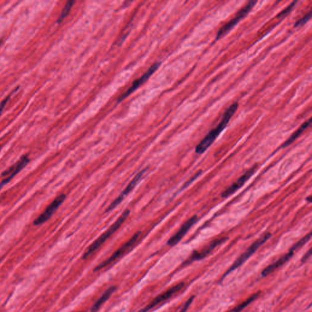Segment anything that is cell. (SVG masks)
<instances>
[{
	"label": "cell",
	"mask_w": 312,
	"mask_h": 312,
	"mask_svg": "<svg viewBox=\"0 0 312 312\" xmlns=\"http://www.w3.org/2000/svg\"><path fill=\"white\" fill-rule=\"evenodd\" d=\"M258 165H255L253 167L250 168L249 170H248L241 177H240L238 180L229 187L228 189H226L225 192H223L222 195V198H226L231 196L235 192L237 191L240 188H241L245 184V182L249 179L253 174L255 173L257 170Z\"/></svg>",
	"instance_id": "cell-11"
},
{
	"label": "cell",
	"mask_w": 312,
	"mask_h": 312,
	"mask_svg": "<svg viewBox=\"0 0 312 312\" xmlns=\"http://www.w3.org/2000/svg\"><path fill=\"white\" fill-rule=\"evenodd\" d=\"M193 300H194V297H190L189 300H188L187 302L185 303L183 307H182L181 311L179 312H186L187 311L188 308H189L190 305H191Z\"/></svg>",
	"instance_id": "cell-21"
},
{
	"label": "cell",
	"mask_w": 312,
	"mask_h": 312,
	"mask_svg": "<svg viewBox=\"0 0 312 312\" xmlns=\"http://www.w3.org/2000/svg\"><path fill=\"white\" fill-rule=\"evenodd\" d=\"M29 162V159L28 157L27 156H22L14 164H13L12 166H10L9 168H8L6 170H5L4 172L2 173V176H4L5 178L0 182V190H1L5 184H7L8 182L12 180L13 178L17 175L19 172H21V171L26 166Z\"/></svg>",
	"instance_id": "cell-7"
},
{
	"label": "cell",
	"mask_w": 312,
	"mask_h": 312,
	"mask_svg": "<svg viewBox=\"0 0 312 312\" xmlns=\"http://www.w3.org/2000/svg\"><path fill=\"white\" fill-rule=\"evenodd\" d=\"M140 231L137 232V233H135L128 242H126V244H124L122 247H121L119 249L116 251L110 257V258L106 259V261L102 262V263L99 264L98 266H96L95 269H94L93 272H98V271L109 266V265L111 264L112 262H114L117 260V259L120 258V257L125 255L127 251L130 250L131 248L135 245V243L137 242L138 239H139L140 236Z\"/></svg>",
	"instance_id": "cell-4"
},
{
	"label": "cell",
	"mask_w": 312,
	"mask_h": 312,
	"mask_svg": "<svg viewBox=\"0 0 312 312\" xmlns=\"http://www.w3.org/2000/svg\"><path fill=\"white\" fill-rule=\"evenodd\" d=\"M66 196L62 194L57 197L52 202L49 204L45 211L43 212L39 217L34 220V225L35 226L42 225L48 221L54 214L59 206L61 205L63 201H65Z\"/></svg>",
	"instance_id": "cell-9"
},
{
	"label": "cell",
	"mask_w": 312,
	"mask_h": 312,
	"mask_svg": "<svg viewBox=\"0 0 312 312\" xmlns=\"http://www.w3.org/2000/svg\"><path fill=\"white\" fill-rule=\"evenodd\" d=\"M311 256V250H309L308 252L306 254L305 256L303 257V258L302 259V262H305V261H307L308 259L309 258H310Z\"/></svg>",
	"instance_id": "cell-23"
},
{
	"label": "cell",
	"mask_w": 312,
	"mask_h": 312,
	"mask_svg": "<svg viewBox=\"0 0 312 312\" xmlns=\"http://www.w3.org/2000/svg\"><path fill=\"white\" fill-rule=\"evenodd\" d=\"M228 238L223 237V238L217 239L212 241L209 245L206 246L205 248L200 251H196L193 252L191 257L189 259V262L201 260V259L206 258L210 253L216 248L218 246L222 245L223 243L226 241Z\"/></svg>",
	"instance_id": "cell-14"
},
{
	"label": "cell",
	"mask_w": 312,
	"mask_h": 312,
	"mask_svg": "<svg viewBox=\"0 0 312 312\" xmlns=\"http://www.w3.org/2000/svg\"><path fill=\"white\" fill-rule=\"evenodd\" d=\"M115 286L110 287L108 289L106 290V291L104 292L103 295L99 298L97 302L94 304L92 309H91L90 312H97L99 308H101V306L103 305L105 302H107V301L109 300V298L111 297V295L113 294V293L115 292Z\"/></svg>",
	"instance_id": "cell-16"
},
{
	"label": "cell",
	"mask_w": 312,
	"mask_h": 312,
	"mask_svg": "<svg viewBox=\"0 0 312 312\" xmlns=\"http://www.w3.org/2000/svg\"><path fill=\"white\" fill-rule=\"evenodd\" d=\"M129 214H130V211L129 210H126V211L124 212L121 216L118 218V220L105 233L99 236L97 239L92 243V245L89 246V247L87 248V251H85L83 256H82V259H87L88 257L92 255L94 251L98 249L112 235L114 234L121 227V226L125 222Z\"/></svg>",
	"instance_id": "cell-2"
},
{
	"label": "cell",
	"mask_w": 312,
	"mask_h": 312,
	"mask_svg": "<svg viewBox=\"0 0 312 312\" xmlns=\"http://www.w3.org/2000/svg\"><path fill=\"white\" fill-rule=\"evenodd\" d=\"M311 16L312 12L311 11H310V12H309L308 14H306L305 16H304V17L300 19L299 20H298L296 23H295V27H297L305 25V24L307 23L308 21L311 20Z\"/></svg>",
	"instance_id": "cell-19"
},
{
	"label": "cell",
	"mask_w": 312,
	"mask_h": 312,
	"mask_svg": "<svg viewBox=\"0 0 312 312\" xmlns=\"http://www.w3.org/2000/svg\"><path fill=\"white\" fill-rule=\"evenodd\" d=\"M257 2H258L257 1H251L248 2L244 7H243L239 11L236 16H235V18L232 19L230 21H229L228 23L225 24L222 27H221L219 31L217 32L216 40H219L221 37H223L229 31H230L243 18H244L250 12Z\"/></svg>",
	"instance_id": "cell-6"
},
{
	"label": "cell",
	"mask_w": 312,
	"mask_h": 312,
	"mask_svg": "<svg viewBox=\"0 0 312 312\" xmlns=\"http://www.w3.org/2000/svg\"><path fill=\"white\" fill-rule=\"evenodd\" d=\"M74 2H75L74 1H67V4H65L64 8H63L62 10L61 14H60L59 18H58V23H60V22H62L63 20H64V18L68 15L69 12H70L71 7H72Z\"/></svg>",
	"instance_id": "cell-18"
},
{
	"label": "cell",
	"mask_w": 312,
	"mask_h": 312,
	"mask_svg": "<svg viewBox=\"0 0 312 312\" xmlns=\"http://www.w3.org/2000/svg\"><path fill=\"white\" fill-rule=\"evenodd\" d=\"M184 286V283L176 284V286L172 287V288H170V289H168L166 292L162 293V294L158 295V296L154 298V299L152 301L150 304H148L147 306L141 309V310L138 312H148V311H151V309L155 308L156 306L159 305L160 303H161L163 302H165V301L170 299V298L173 297L174 295H175L176 293L180 291L183 288Z\"/></svg>",
	"instance_id": "cell-8"
},
{
	"label": "cell",
	"mask_w": 312,
	"mask_h": 312,
	"mask_svg": "<svg viewBox=\"0 0 312 312\" xmlns=\"http://www.w3.org/2000/svg\"><path fill=\"white\" fill-rule=\"evenodd\" d=\"M197 220L198 217L197 215H195V216L192 217L191 219L187 220L186 223H184L183 225H182L180 229H179L177 233L168 240L167 242L168 245L170 246V247H173V246L178 244L185 236V235L190 230V229L197 222Z\"/></svg>",
	"instance_id": "cell-13"
},
{
	"label": "cell",
	"mask_w": 312,
	"mask_h": 312,
	"mask_svg": "<svg viewBox=\"0 0 312 312\" xmlns=\"http://www.w3.org/2000/svg\"><path fill=\"white\" fill-rule=\"evenodd\" d=\"M297 1H295L292 2L291 4L289 5L288 7H287L285 9H284L283 11L279 13L278 15V17H284V16L289 14L290 12L294 9L295 4H296Z\"/></svg>",
	"instance_id": "cell-20"
},
{
	"label": "cell",
	"mask_w": 312,
	"mask_h": 312,
	"mask_svg": "<svg viewBox=\"0 0 312 312\" xmlns=\"http://www.w3.org/2000/svg\"><path fill=\"white\" fill-rule=\"evenodd\" d=\"M160 65H161V63L157 62L152 65L151 67L149 68V70L146 71V72L143 74L141 78L134 81L133 84H132V86L129 88V89L127 90L126 92L124 93L122 95L120 96L119 98H118V102H120L123 100V99L126 98L127 96L131 95V94L134 91L136 90L138 87H140L141 85L144 83L146 80L150 78L152 74L155 72V71L157 70V68H159Z\"/></svg>",
	"instance_id": "cell-10"
},
{
	"label": "cell",
	"mask_w": 312,
	"mask_h": 312,
	"mask_svg": "<svg viewBox=\"0 0 312 312\" xmlns=\"http://www.w3.org/2000/svg\"><path fill=\"white\" fill-rule=\"evenodd\" d=\"M311 238V233L306 235L303 239L300 240L299 242L297 243L296 244L293 246L289 252L287 253L286 255L282 257L281 258L279 259L278 261L275 262L272 265H270L269 267H267L262 273V276L266 277V276L270 274L271 273L274 272L276 269H278L282 266H283L284 264H286L287 261L290 260L292 257L294 256L295 251L300 249L303 246L305 245L309 240Z\"/></svg>",
	"instance_id": "cell-3"
},
{
	"label": "cell",
	"mask_w": 312,
	"mask_h": 312,
	"mask_svg": "<svg viewBox=\"0 0 312 312\" xmlns=\"http://www.w3.org/2000/svg\"><path fill=\"white\" fill-rule=\"evenodd\" d=\"M259 294H260V292H258L257 293V294L252 295V296L248 298L247 301H245V302H243L242 304H240V305L237 306L236 308L232 309V310L231 311H229V312H241L242 310H244V309L246 307H247V306L249 305L250 303H252L254 300H255L256 298L258 297Z\"/></svg>",
	"instance_id": "cell-17"
},
{
	"label": "cell",
	"mask_w": 312,
	"mask_h": 312,
	"mask_svg": "<svg viewBox=\"0 0 312 312\" xmlns=\"http://www.w3.org/2000/svg\"><path fill=\"white\" fill-rule=\"evenodd\" d=\"M12 93H11L10 95L7 96L6 98H5L3 101H2L0 104V115H1L2 111H3L4 109L5 108V105L7 104L8 101L9 100L11 95Z\"/></svg>",
	"instance_id": "cell-22"
},
{
	"label": "cell",
	"mask_w": 312,
	"mask_h": 312,
	"mask_svg": "<svg viewBox=\"0 0 312 312\" xmlns=\"http://www.w3.org/2000/svg\"><path fill=\"white\" fill-rule=\"evenodd\" d=\"M271 236H272V234L267 233L265 234L264 236H262L261 237L260 239H258L256 242L254 243V244L251 245L249 248H248L247 251L243 254V255L240 256L236 262H234L233 266H231L230 269H229L228 272H226L225 275L224 276V277H225L226 275H228L229 273L233 272V271L236 270L240 266H242L245 262L247 261L248 259H249L250 257L252 256L257 250H258V249H259V248L261 247V246L265 244V243H266L267 240L270 238Z\"/></svg>",
	"instance_id": "cell-5"
},
{
	"label": "cell",
	"mask_w": 312,
	"mask_h": 312,
	"mask_svg": "<svg viewBox=\"0 0 312 312\" xmlns=\"http://www.w3.org/2000/svg\"><path fill=\"white\" fill-rule=\"evenodd\" d=\"M239 104L238 103H234L231 105L229 108L226 110L223 116L222 120H221L219 125H218L216 128L212 129L209 132L206 136L201 140L200 143L196 147L195 151L198 154H201L205 152L208 148L211 146L212 143L216 140L217 138L219 137L224 129L228 125L229 121L231 120L232 117L234 115L235 113L238 109Z\"/></svg>",
	"instance_id": "cell-1"
},
{
	"label": "cell",
	"mask_w": 312,
	"mask_h": 312,
	"mask_svg": "<svg viewBox=\"0 0 312 312\" xmlns=\"http://www.w3.org/2000/svg\"><path fill=\"white\" fill-rule=\"evenodd\" d=\"M146 170H143L135 175L134 178L132 179L130 183L128 185V186L125 188V189L121 192L120 196H118V198L116 199L115 201H113V203H112L111 204H110L109 208L106 210V212L112 211V210L115 208L118 204L121 203V201L123 200L124 198H125L126 196L128 195L129 193H130L132 190H133L135 186H136L137 182H139L141 178H142L143 175H144L145 173L146 172Z\"/></svg>",
	"instance_id": "cell-12"
},
{
	"label": "cell",
	"mask_w": 312,
	"mask_h": 312,
	"mask_svg": "<svg viewBox=\"0 0 312 312\" xmlns=\"http://www.w3.org/2000/svg\"><path fill=\"white\" fill-rule=\"evenodd\" d=\"M311 118L304 123L303 125L289 138V139H287L286 142H284L283 146H282V148H286L287 146L291 145L293 142H294L295 141L302 135L303 132L305 131L306 129L308 128L309 127L311 126Z\"/></svg>",
	"instance_id": "cell-15"
}]
</instances>
